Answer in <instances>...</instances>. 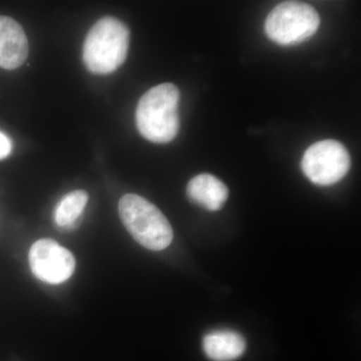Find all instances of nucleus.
Masks as SVG:
<instances>
[{
    "mask_svg": "<svg viewBox=\"0 0 361 361\" xmlns=\"http://www.w3.org/2000/svg\"><path fill=\"white\" fill-rule=\"evenodd\" d=\"M203 349L211 360L233 361L245 353L246 341L238 332L217 330L204 337Z\"/></svg>",
    "mask_w": 361,
    "mask_h": 361,
    "instance_id": "nucleus-9",
    "label": "nucleus"
},
{
    "mask_svg": "<svg viewBox=\"0 0 361 361\" xmlns=\"http://www.w3.org/2000/svg\"><path fill=\"white\" fill-rule=\"evenodd\" d=\"M130 47V30L118 18L106 16L87 32L82 47V59L87 70L97 75H109L125 63Z\"/></svg>",
    "mask_w": 361,
    "mask_h": 361,
    "instance_id": "nucleus-2",
    "label": "nucleus"
},
{
    "mask_svg": "<svg viewBox=\"0 0 361 361\" xmlns=\"http://www.w3.org/2000/svg\"><path fill=\"white\" fill-rule=\"evenodd\" d=\"M89 201V195L84 190L71 192L59 202L54 212V220L61 229H73L80 224V218Z\"/></svg>",
    "mask_w": 361,
    "mask_h": 361,
    "instance_id": "nucleus-10",
    "label": "nucleus"
},
{
    "mask_svg": "<svg viewBox=\"0 0 361 361\" xmlns=\"http://www.w3.org/2000/svg\"><path fill=\"white\" fill-rule=\"evenodd\" d=\"M11 149H13V144L11 139L4 133L0 132V160H4L11 155Z\"/></svg>",
    "mask_w": 361,
    "mask_h": 361,
    "instance_id": "nucleus-11",
    "label": "nucleus"
},
{
    "mask_svg": "<svg viewBox=\"0 0 361 361\" xmlns=\"http://www.w3.org/2000/svg\"><path fill=\"white\" fill-rule=\"evenodd\" d=\"M33 275L49 284H61L70 279L75 269V259L70 250L51 239H40L30 250Z\"/></svg>",
    "mask_w": 361,
    "mask_h": 361,
    "instance_id": "nucleus-6",
    "label": "nucleus"
},
{
    "mask_svg": "<svg viewBox=\"0 0 361 361\" xmlns=\"http://www.w3.org/2000/svg\"><path fill=\"white\" fill-rule=\"evenodd\" d=\"M179 89L161 84L149 90L140 99L135 123L140 134L152 142L166 144L179 132Z\"/></svg>",
    "mask_w": 361,
    "mask_h": 361,
    "instance_id": "nucleus-1",
    "label": "nucleus"
},
{
    "mask_svg": "<svg viewBox=\"0 0 361 361\" xmlns=\"http://www.w3.org/2000/svg\"><path fill=\"white\" fill-rule=\"evenodd\" d=\"M118 213L126 229L145 248L161 251L173 241V229L167 218L151 202L139 195L121 198Z\"/></svg>",
    "mask_w": 361,
    "mask_h": 361,
    "instance_id": "nucleus-3",
    "label": "nucleus"
},
{
    "mask_svg": "<svg viewBox=\"0 0 361 361\" xmlns=\"http://www.w3.org/2000/svg\"><path fill=\"white\" fill-rule=\"evenodd\" d=\"M350 164L348 151L341 142L323 140L306 149L301 168L313 184L330 186L345 177Z\"/></svg>",
    "mask_w": 361,
    "mask_h": 361,
    "instance_id": "nucleus-5",
    "label": "nucleus"
},
{
    "mask_svg": "<svg viewBox=\"0 0 361 361\" xmlns=\"http://www.w3.org/2000/svg\"><path fill=\"white\" fill-rule=\"evenodd\" d=\"M319 25V14L314 7L304 2L285 1L268 14L265 32L272 42L289 47L311 39Z\"/></svg>",
    "mask_w": 361,
    "mask_h": 361,
    "instance_id": "nucleus-4",
    "label": "nucleus"
},
{
    "mask_svg": "<svg viewBox=\"0 0 361 361\" xmlns=\"http://www.w3.org/2000/svg\"><path fill=\"white\" fill-rule=\"evenodd\" d=\"M28 56V40L23 26L8 16H0V68L16 70Z\"/></svg>",
    "mask_w": 361,
    "mask_h": 361,
    "instance_id": "nucleus-7",
    "label": "nucleus"
},
{
    "mask_svg": "<svg viewBox=\"0 0 361 361\" xmlns=\"http://www.w3.org/2000/svg\"><path fill=\"white\" fill-rule=\"evenodd\" d=\"M189 198L208 211L223 208L229 191L222 180L210 174H200L190 180L187 187Z\"/></svg>",
    "mask_w": 361,
    "mask_h": 361,
    "instance_id": "nucleus-8",
    "label": "nucleus"
}]
</instances>
